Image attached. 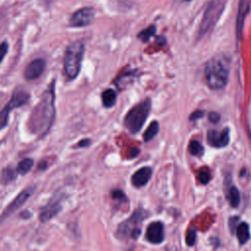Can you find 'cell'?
<instances>
[{
  "label": "cell",
  "mask_w": 251,
  "mask_h": 251,
  "mask_svg": "<svg viewBox=\"0 0 251 251\" xmlns=\"http://www.w3.org/2000/svg\"><path fill=\"white\" fill-rule=\"evenodd\" d=\"M158 131H159V124H158V122L153 121V122L149 125V126L146 128V130L144 131V133H143V139H144V141H145V142H148V141H150L151 139H153V138L157 135Z\"/></svg>",
  "instance_id": "20"
},
{
  "label": "cell",
  "mask_w": 251,
  "mask_h": 251,
  "mask_svg": "<svg viewBox=\"0 0 251 251\" xmlns=\"http://www.w3.org/2000/svg\"><path fill=\"white\" fill-rule=\"evenodd\" d=\"M155 31H156L155 25H150L149 27H147V28L143 29L141 32H139L137 36H138L139 39H141L143 42H145V41H148L149 38H150L152 35L155 34Z\"/></svg>",
  "instance_id": "24"
},
{
  "label": "cell",
  "mask_w": 251,
  "mask_h": 251,
  "mask_svg": "<svg viewBox=\"0 0 251 251\" xmlns=\"http://www.w3.org/2000/svg\"><path fill=\"white\" fill-rule=\"evenodd\" d=\"M204 115V113L200 110H196L194 111L191 115H190V120H196V119H200L202 118V116Z\"/></svg>",
  "instance_id": "30"
},
{
  "label": "cell",
  "mask_w": 251,
  "mask_h": 251,
  "mask_svg": "<svg viewBox=\"0 0 251 251\" xmlns=\"http://www.w3.org/2000/svg\"><path fill=\"white\" fill-rule=\"evenodd\" d=\"M210 177H211V176H210V174H209L208 171H201V172L199 173V175H198V179H199V181H200L201 183H204V184H206V183L209 182Z\"/></svg>",
  "instance_id": "27"
},
{
  "label": "cell",
  "mask_w": 251,
  "mask_h": 251,
  "mask_svg": "<svg viewBox=\"0 0 251 251\" xmlns=\"http://www.w3.org/2000/svg\"><path fill=\"white\" fill-rule=\"evenodd\" d=\"M225 7V0H211L208 4L202 21L199 25V37L204 36L208 31L213 28L218 20L221 17V14Z\"/></svg>",
  "instance_id": "6"
},
{
  "label": "cell",
  "mask_w": 251,
  "mask_h": 251,
  "mask_svg": "<svg viewBox=\"0 0 251 251\" xmlns=\"http://www.w3.org/2000/svg\"><path fill=\"white\" fill-rule=\"evenodd\" d=\"M45 69V61L41 58L32 60L25 69L24 76L27 80H33L38 78Z\"/></svg>",
  "instance_id": "11"
},
{
  "label": "cell",
  "mask_w": 251,
  "mask_h": 251,
  "mask_svg": "<svg viewBox=\"0 0 251 251\" xmlns=\"http://www.w3.org/2000/svg\"><path fill=\"white\" fill-rule=\"evenodd\" d=\"M28 99H29V94L26 91H25L23 89H17L12 94V97L9 100V102L7 103V105L13 110L15 108L24 106L27 102Z\"/></svg>",
  "instance_id": "15"
},
{
  "label": "cell",
  "mask_w": 251,
  "mask_h": 251,
  "mask_svg": "<svg viewBox=\"0 0 251 251\" xmlns=\"http://www.w3.org/2000/svg\"><path fill=\"white\" fill-rule=\"evenodd\" d=\"M90 144V140L89 139H82V140H80L79 142H78V144H77V146H79V147H86V146H88Z\"/></svg>",
  "instance_id": "31"
},
{
  "label": "cell",
  "mask_w": 251,
  "mask_h": 251,
  "mask_svg": "<svg viewBox=\"0 0 251 251\" xmlns=\"http://www.w3.org/2000/svg\"><path fill=\"white\" fill-rule=\"evenodd\" d=\"M236 237L240 244H245L250 238L249 226L247 223H240L236 226Z\"/></svg>",
  "instance_id": "17"
},
{
  "label": "cell",
  "mask_w": 251,
  "mask_h": 251,
  "mask_svg": "<svg viewBox=\"0 0 251 251\" xmlns=\"http://www.w3.org/2000/svg\"><path fill=\"white\" fill-rule=\"evenodd\" d=\"M11 111H12V109L7 104L0 111V130L7 126L8 121H9V115H10Z\"/></svg>",
  "instance_id": "23"
},
{
  "label": "cell",
  "mask_w": 251,
  "mask_h": 251,
  "mask_svg": "<svg viewBox=\"0 0 251 251\" xmlns=\"http://www.w3.org/2000/svg\"><path fill=\"white\" fill-rule=\"evenodd\" d=\"M84 55V43L82 40L72 42L65 51L64 71L69 79H75L81 69Z\"/></svg>",
  "instance_id": "3"
},
{
  "label": "cell",
  "mask_w": 251,
  "mask_h": 251,
  "mask_svg": "<svg viewBox=\"0 0 251 251\" xmlns=\"http://www.w3.org/2000/svg\"><path fill=\"white\" fill-rule=\"evenodd\" d=\"M195 240H196V232H195V230H193V229L188 230L187 233H186V236H185L186 244L189 245V246H192L195 243Z\"/></svg>",
  "instance_id": "26"
},
{
  "label": "cell",
  "mask_w": 251,
  "mask_h": 251,
  "mask_svg": "<svg viewBox=\"0 0 251 251\" xmlns=\"http://www.w3.org/2000/svg\"><path fill=\"white\" fill-rule=\"evenodd\" d=\"M184 1H186V2H189V1H191V0H184Z\"/></svg>",
  "instance_id": "32"
},
{
  "label": "cell",
  "mask_w": 251,
  "mask_h": 251,
  "mask_svg": "<svg viewBox=\"0 0 251 251\" xmlns=\"http://www.w3.org/2000/svg\"><path fill=\"white\" fill-rule=\"evenodd\" d=\"M34 165V161L30 158H25V159H23L19 164H18V167H17V172L18 174L20 175H25L26 173H28L31 168L33 167Z\"/></svg>",
  "instance_id": "21"
},
{
  "label": "cell",
  "mask_w": 251,
  "mask_h": 251,
  "mask_svg": "<svg viewBox=\"0 0 251 251\" xmlns=\"http://www.w3.org/2000/svg\"><path fill=\"white\" fill-rule=\"evenodd\" d=\"M229 74V61L224 55H218L210 59L205 66V78L212 89L224 88L227 82Z\"/></svg>",
  "instance_id": "2"
},
{
  "label": "cell",
  "mask_w": 251,
  "mask_h": 251,
  "mask_svg": "<svg viewBox=\"0 0 251 251\" xmlns=\"http://www.w3.org/2000/svg\"><path fill=\"white\" fill-rule=\"evenodd\" d=\"M146 217L147 213L143 209L135 210L127 220L119 225L116 232L117 237L121 240L137 239L141 232V224Z\"/></svg>",
  "instance_id": "5"
},
{
  "label": "cell",
  "mask_w": 251,
  "mask_h": 251,
  "mask_svg": "<svg viewBox=\"0 0 251 251\" xmlns=\"http://www.w3.org/2000/svg\"><path fill=\"white\" fill-rule=\"evenodd\" d=\"M111 195H112V197H113L114 199L119 200V201L122 202V203L127 202V198H126V194H125L124 191L121 190V189H114V190H112Z\"/></svg>",
  "instance_id": "25"
},
{
  "label": "cell",
  "mask_w": 251,
  "mask_h": 251,
  "mask_svg": "<svg viewBox=\"0 0 251 251\" xmlns=\"http://www.w3.org/2000/svg\"><path fill=\"white\" fill-rule=\"evenodd\" d=\"M151 176L152 169L150 167H142L131 176V183L135 187H142L149 181Z\"/></svg>",
  "instance_id": "14"
},
{
  "label": "cell",
  "mask_w": 251,
  "mask_h": 251,
  "mask_svg": "<svg viewBox=\"0 0 251 251\" xmlns=\"http://www.w3.org/2000/svg\"><path fill=\"white\" fill-rule=\"evenodd\" d=\"M189 152L197 157H201L203 155L204 152V148L202 146V144L200 142H198L197 140H192L189 143Z\"/></svg>",
  "instance_id": "22"
},
{
  "label": "cell",
  "mask_w": 251,
  "mask_h": 251,
  "mask_svg": "<svg viewBox=\"0 0 251 251\" xmlns=\"http://www.w3.org/2000/svg\"><path fill=\"white\" fill-rule=\"evenodd\" d=\"M146 239L153 244H160L164 240V226L161 222L151 223L146 229Z\"/></svg>",
  "instance_id": "13"
},
{
  "label": "cell",
  "mask_w": 251,
  "mask_h": 251,
  "mask_svg": "<svg viewBox=\"0 0 251 251\" xmlns=\"http://www.w3.org/2000/svg\"><path fill=\"white\" fill-rule=\"evenodd\" d=\"M229 130L228 128H224L221 131L218 130H209L207 133L208 143L216 148H222L228 144L229 141Z\"/></svg>",
  "instance_id": "10"
},
{
  "label": "cell",
  "mask_w": 251,
  "mask_h": 251,
  "mask_svg": "<svg viewBox=\"0 0 251 251\" xmlns=\"http://www.w3.org/2000/svg\"><path fill=\"white\" fill-rule=\"evenodd\" d=\"M101 99L105 108H112L117 100V94L114 89L107 88L101 93Z\"/></svg>",
  "instance_id": "16"
},
{
  "label": "cell",
  "mask_w": 251,
  "mask_h": 251,
  "mask_svg": "<svg viewBox=\"0 0 251 251\" xmlns=\"http://www.w3.org/2000/svg\"><path fill=\"white\" fill-rule=\"evenodd\" d=\"M94 18V10L90 7H84L73 14L70 19V25L75 27H84L91 24Z\"/></svg>",
  "instance_id": "8"
},
{
  "label": "cell",
  "mask_w": 251,
  "mask_h": 251,
  "mask_svg": "<svg viewBox=\"0 0 251 251\" xmlns=\"http://www.w3.org/2000/svg\"><path fill=\"white\" fill-rule=\"evenodd\" d=\"M250 8H251V0H239L238 12L236 17V34L238 39L241 37L244 22L250 12Z\"/></svg>",
  "instance_id": "12"
},
{
  "label": "cell",
  "mask_w": 251,
  "mask_h": 251,
  "mask_svg": "<svg viewBox=\"0 0 251 251\" xmlns=\"http://www.w3.org/2000/svg\"><path fill=\"white\" fill-rule=\"evenodd\" d=\"M63 196L61 194L54 195L50 201L41 208L39 213V220L41 223H46L54 218L61 210V201Z\"/></svg>",
  "instance_id": "7"
},
{
  "label": "cell",
  "mask_w": 251,
  "mask_h": 251,
  "mask_svg": "<svg viewBox=\"0 0 251 251\" xmlns=\"http://www.w3.org/2000/svg\"><path fill=\"white\" fill-rule=\"evenodd\" d=\"M209 120L212 123H218L220 121V115L216 112H212L209 114Z\"/></svg>",
  "instance_id": "29"
},
{
  "label": "cell",
  "mask_w": 251,
  "mask_h": 251,
  "mask_svg": "<svg viewBox=\"0 0 251 251\" xmlns=\"http://www.w3.org/2000/svg\"><path fill=\"white\" fill-rule=\"evenodd\" d=\"M226 198L231 207H237L240 202V195L238 189L235 186H229L227 189Z\"/></svg>",
  "instance_id": "18"
},
{
  "label": "cell",
  "mask_w": 251,
  "mask_h": 251,
  "mask_svg": "<svg viewBox=\"0 0 251 251\" xmlns=\"http://www.w3.org/2000/svg\"><path fill=\"white\" fill-rule=\"evenodd\" d=\"M55 81L53 80L43 93L39 103L34 107L29 121L28 129L40 136L46 134L52 126L55 118Z\"/></svg>",
  "instance_id": "1"
},
{
  "label": "cell",
  "mask_w": 251,
  "mask_h": 251,
  "mask_svg": "<svg viewBox=\"0 0 251 251\" xmlns=\"http://www.w3.org/2000/svg\"><path fill=\"white\" fill-rule=\"evenodd\" d=\"M7 52H8V43L6 41H3L0 43V63L5 58Z\"/></svg>",
  "instance_id": "28"
},
{
  "label": "cell",
  "mask_w": 251,
  "mask_h": 251,
  "mask_svg": "<svg viewBox=\"0 0 251 251\" xmlns=\"http://www.w3.org/2000/svg\"><path fill=\"white\" fill-rule=\"evenodd\" d=\"M151 111L150 99H145L133 106L126 115L124 125L130 133H137L145 124Z\"/></svg>",
  "instance_id": "4"
},
{
  "label": "cell",
  "mask_w": 251,
  "mask_h": 251,
  "mask_svg": "<svg viewBox=\"0 0 251 251\" xmlns=\"http://www.w3.org/2000/svg\"><path fill=\"white\" fill-rule=\"evenodd\" d=\"M17 169H13L11 167H7L5 169L2 170V173H1V176H0V179H1V182L4 183V184H7L11 181H13L16 176H17Z\"/></svg>",
  "instance_id": "19"
},
{
  "label": "cell",
  "mask_w": 251,
  "mask_h": 251,
  "mask_svg": "<svg viewBox=\"0 0 251 251\" xmlns=\"http://www.w3.org/2000/svg\"><path fill=\"white\" fill-rule=\"evenodd\" d=\"M34 191V187H26L25 189H24L20 194H18V196L7 206V208L3 211L2 216L0 217V221L3 218H6L7 216H9L10 214L14 213L17 209H19L29 197L30 195L33 193Z\"/></svg>",
  "instance_id": "9"
}]
</instances>
